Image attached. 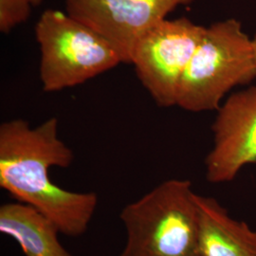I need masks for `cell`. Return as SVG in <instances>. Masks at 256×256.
<instances>
[{
	"label": "cell",
	"instance_id": "obj_1",
	"mask_svg": "<svg viewBox=\"0 0 256 256\" xmlns=\"http://www.w3.org/2000/svg\"><path fill=\"white\" fill-rule=\"evenodd\" d=\"M52 117L36 128L23 119L0 126V187L16 202L43 212L64 236L78 238L90 226L98 206L93 192L68 191L52 182V167L68 168L74 151L59 138Z\"/></svg>",
	"mask_w": 256,
	"mask_h": 256
},
{
	"label": "cell",
	"instance_id": "obj_2",
	"mask_svg": "<svg viewBox=\"0 0 256 256\" xmlns=\"http://www.w3.org/2000/svg\"><path fill=\"white\" fill-rule=\"evenodd\" d=\"M126 242L119 256H200V218L188 180L158 185L120 214Z\"/></svg>",
	"mask_w": 256,
	"mask_h": 256
},
{
	"label": "cell",
	"instance_id": "obj_3",
	"mask_svg": "<svg viewBox=\"0 0 256 256\" xmlns=\"http://www.w3.org/2000/svg\"><path fill=\"white\" fill-rule=\"evenodd\" d=\"M256 79L254 40L236 18L206 27L180 86L176 106L200 113L220 108L227 94Z\"/></svg>",
	"mask_w": 256,
	"mask_h": 256
},
{
	"label": "cell",
	"instance_id": "obj_4",
	"mask_svg": "<svg viewBox=\"0 0 256 256\" xmlns=\"http://www.w3.org/2000/svg\"><path fill=\"white\" fill-rule=\"evenodd\" d=\"M45 92L74 88L122 63L110 42L66 12L46 10L34 28Z\"/></svg>",
	"mask_w": 256,
	"mask_h": 256
},
{
	"label": "cell",
	"instance_id": "obj_5",
	"mask_svg": "<svg viewBox=\"0 0 256 256\" xmlns=\"http://www.w3.org/2000/svg\"><path fill=\"white\" fill-rule=\"evenodd\" d=\"M205 30L187 18L165 19L138 41L130 64L156 106H176L183 75Z\"/></svg>",
	"mask_w": 256,
	"mask_h": 256
},
{
	"label": "cell",
	"instance_id": "obj_6",
	"mask_svg": "<svg viewBox=\"0 0 256 256\" xmlns=\"http://www.w3.org/2000/svg\"><path fill=\"white\" fill-rule=\"evenodd\" d=\"M66 12L106 38L130 64L138 41L174 10L194 0H64Z\"/></svg>",
	"mask_w": 256,
	"mask_h": 256
},
{
	"label": "cell",
	"instance_id": "obj_7",
	"mask_svg": "<svg viewBox=\"0 0 256 256\" xmlns=\"http://www.w3.org/2000/svg\"><path fill=\"white\" fill-rule=\"evenodd\" d=\"M216 111L214 146L205 158L206 178L230 182L245 166L256 164V86L230 94Z\"/></svg>",
	"mask_w": 256,
	"mask_h": 256
},
{
	"label": "cell",
	"instance_id": "obj_8",
	"mask_svg": "<svg viewBox=\"0 0 256 256\" xmlns=\"http://www.w3.org/2000/svg\"><path fill=\"white\" fill-rule=\"evenodd\" d=\"M200 256H256V230L230 216L216 198L196 194Z\"/></svg>",
	"mask_w": 256,
	"mask_h": 256
},
{
	"label": "cell",
	"instance_id": "obj_9",
	"mask_svg": "<svg viewBox=\"0 0 256 256\" xmlns=\"http://www.w3.org/2000/svg\"><path fill=\"white\" fill-rule=\"evenodd\" d=\"M0 232L14 238L25 256H74L60 243L54 222L26 203L0 206Z\"/></svg>",
	"mask_w": 256,
	"mask_h": 256
},
{
	"label": "cell",
	"instance_id": "obj_10",
	"mask_svg": "<svg viewBox=\"0 0 256 256\" xmlns=\"http://www.w3.org/2000/svg\"><path fill=\"white\" fill-rule=\"evenodd\" d=\"M44 0H0V30L7 34L30 18L32 8Z\"/></svg>",
	"mask_w": 256,
	"mask_h": 256
},
{
	"label": "cell",
	"instance_id": "obj_11",
	"mask_svg": "<svg viewBox=\"0 0 256 256\" xmlns=\"http://www.w3.org/2000/svg\"><path fill=\"white\" fill-rule=\"evenodd\" d=\"M252 40H254V52H256V34L254 36L252 37Z\"/></svg>",
	"mask_w": 256,
	"mask_h": 256
}]
</instances>
